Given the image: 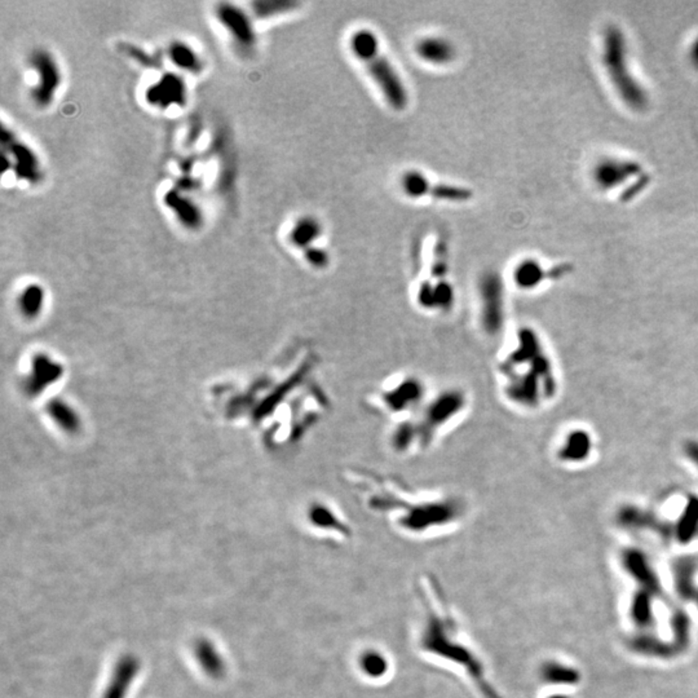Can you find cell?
<instances>
[{
    "mask_svg": "<svg viewBox=\"0 0 698 698\" xmlns=\"http://www.w3.org/2000/svg\"><path fill=\"white\" fill-rule=\"evenodd\" d=\"M359 668L365 677L381 679L390 670V662L379 650H366L359 659Z\"/></svg>",
    "mask_w": 698,
    "mask_h": 698,
    "instance_id": "obj_21",
    "label": "cell"
},
{
    "mask_svg": "<svg viewBox=\"0 0 698 698\" xmlns=\"http://www.w3.org/2000/svg\"><path fill=\"white\" fill-rule=\"evenodd\" d=\"M1 154L4 171L10 170L19 181L29 185L43 181L44 170L39 155L6 124L1 126Z\"/></svg>",
    "mask_w": 698,
    "mask_h": 698,
    "instance_id": "obj_5",
    "label": "cell"
},
{
    "mask_svg": "<svg viewBox=\"0 0 698 698\" xmlns=\"http://www.w3.org/2000/svg\"><path fill=\"white\" fill-rule=\"evenodd\" d=\"M163 203L185 229L197 232L205 224V214L199 203L190 193L180 188L174 186L168 189L163 197Z\"/></svg>",
    "mask_w": 698,
    "mask_h": 698,
    "instance_id": "obj_11",
    "label": "cell"
},
{
    "mask_svg": "<svg viewBox=\"0 0 698 698\" xmlns=\"http://www.w3.org/2000/svg\"><path fill=\"white\" fill-rule=\"evenodd\" d=\"M544 678L550 681H570L575 679V675L572 671L556 665H547L544 668Z\"/></svg>",
    "mask_w": 698,
    "mask_h": 698,
    "instance_id": "obj_24",
    "label": "cell"
},
{
    "mask_svg": "<svg viewBox=\"0 0 698 698\" xmlns=\"http://www.w3.org/2000/svg\"><path fill=\"white\" fill-rule=\"evenodd\" d=\"M309 520L316 528L325 532H334L341 535H349L348 526L340 519L328 504L316 503L309 510Z\"/></svg>",
    "mask_w": 698,
    "mask_h": 698,
    "instance_id": "obj_19",
    "label": "cell"
},
{
    "mask_svg": "<svg viewBox=\"0 0 698 698\" xmlns=\"http://www.w3.org/2000/svg\"><path fill=\"white\" fill-rule=\"evenodd\" d=\"M481 295V322L486 328L494 329L502 321L503 288L498 275H486L480 286Z\"/></svg>",
    "mask_w": 698,
    "mask_h": 698,
    "instance_id": "obj_14",
    "label": "cell"
},
{
    "mask_svg": "<svg viewBox=\"0 0 698 698\" xmlns=\"http://www.w3.org/2000/svg\"><path fill=\"white\" fill-rule=\"evenodd\" d=\"M626 52L624 34L615 26L608 28L604 38V63L608 74L627 105L641 110L648 105V94L630 72Z\"/></svg>",
    "mask_w": 698,
    "mask_h": 698,
    "instance_id": "obj_3",
    "label": "cell"
},
{
    "mask_svg": "<svg viewBox=\"0 0 698 698\" xmlns=\"http://www.w3.org/2000/svg\"><path fill=\"white\" fill-rule=\"evenodd\" d=\"M349 44L353 54L366 66L390 108L403 110L409 101L408 90L396 69L381 52L378 37L369 29H361L350 37Z\"/></svg>",
    "mask_w": 698,
    "mask_h": 698,
    "instance_id": "obj_2",
    "label": "cell"
},
{
    "mask_svg": "<svg viewBox=\"0 0 698 698\" xmlns=\"http://www.w3.org/2000/svg\"><path fill=\"white\" fill-rule=\"evenodd\" d=\"M166 54L171 63L180 72L198 75L201 74L205 63L201 54L192 44L184 41H172L167 46Z\"/></svg>",
    "mask_w": 698,
    "mask_h": 698,
    "instance_id": "obj_15",
    "label": "cell"
},
{
    "mask_svg": "<svg viewBox=\"0 0 698 698\" xmlns=\"http://www.w3.org/2000/svg\"><path fill=\"white\" fill-rule=\"evenodd\" d=\"M415 51L423 61L433 65L449 63L455 57V48L452 43L439 37H428L421 39L417 44Z\"/></svg>",
    "mask_w": 698,
    "mask_h": 698,
    "instance_id": "obj_17",
    "label": "cell"
},
{
    "mask_svg": "<svg viewBox=\"0 0 698 698\" xmlns=\"http://www.w3.org/2000/svg\"><path fill=\"white\" fill-rule=\"evenodd\" d=\"M688 454L692 457V459H695L698 463V446L697 443H693L690 445L689 448Z\"/></svg>",
    "mask_w": 698,
    "mask_h": 698,
    "instance_id": "obj_27",
    "label": "cell"
},
{
    "mask_svg": "<svg viewBox=\"0 0 698 698\" xmlns=\"http://www.w3.org/2000/svg\"><path fill=\"white\" fill-rule=\"evenodd\" d=\"M145 101L159 110L181 108L188 103V86L177 72H165L145 91Z\"/></svg>",
    "mask_w": 698,
    "mask_h": 698,
    "instance_id": "obj_9",
    "label": "cell"
},
{
    "mask_svg": "<svg viewBox=\"0 0 698 698\" xmlns=\"http://www.w3.org/2000/svg\"><path fill=\"white\" fill-rule=\"evenodd\" d=\"M402 190L412 198L428 197L441 202L463 203L472 199L473 192L463 185L449 184L431 180L427 174L410 170L401 177Z\"/></svg>",
    "mask_w": 698,
    "mask_h": 698,
    "instance_id": "obj_8",
    "label": "cell"
},
{
    "mask_svg": "<svg viewBox=\"0 0 698 698\" xmlns=\"http://www.w3.org/2000/svg\"><path fill=\"white\" fill-rule=\"evenodd\" d=\"M121 52L126 54L128 59L134 60L136 63L144 66V68H158L159 66V59L154 56V54H150L148 52L131 44V43H122L121 46Z\"/></svg>",
    "mask_w": 698,
    "mask_h": 698,
    "instance_id": "obj_22",
    "label": "cell"
},
{
    "mask_svg": "<svg viewBox=\"0 0 698 698\" xmlns=\"http://www.w3.org/2000/svg\"><path fill=\"white\" fill-rule=\"evenodd\" d=\"M552 698H564V697H552Z\"/></svg>",
    "mask_w": 698,
    "mask_h": 698,
    "instance_id": "obj_28",
    "label": "cell"
},
{
    "mask_svg": "<svg viewBox=\"0 0 698 698\" xmlns=\"http://www.w3.org/2000/svg\"><path fill=\"white\" fill-rule=\"evenodd\" d=\"M449 247L445 237H439L433 246L431 275L430 278L423 279L417 301L423 309H440L446 312L454 301V291L449 283Z\"/></svg>",
    "mask_w": 698,
    "mask_h": 698,
    "instance_id": "obj_4",
    "label": "cell"
},
{
    "mask_svg": "<svg viewBox=\"0 0 698 698\" xmlns=\"http://www.w3.org/2000/svg\"><path fill=\"white\" fill-rule=\"evenodd\" d=\"M322 226L316 217L303 216L292 226L288 233V241L292 246L301 250L303 252L316 246L315 242L322 236Z\"/></svg>",
    "mask_w": 698,
    "mask_h": 698,
    "instance_id": "obj_18",
    "label": "cell"
},
{
    "mask_svg": "<svg viewBox=\"0 0 698 698\" xmlns=\"http://www.w3.org/2000/svg\"><path fill=\"white\" fill-rule=\"evenodd\" d=\"M29 66L34 75L30 88L32 103L39 109H47L54 103L62 86V72L54 54L47 48H35L29 57Z\"/></svg>",
    "mask_w": 698,
    "mask_h": 698,
    "instance_id": "obj_6",
    "label": "cell"
},
{
    "mask_svg": "<svg viewBox=\"0 0 698 698\" xmlns=\"http://www.w3.org/2000/svg\"><path fill=\"white\" fill-rule=\"evenodd\" d=\"M424 393L426 387L419 380L415 378H406L397 381L384 393L381 392L380 401L390 412L401 414L402 411L406 412L419 406L421 399L424 397Z\"/></svg>",
    "mask_w": 698,
    "mask_h": 698,
    "instance_id": "obj_12",
    "label": "cell"
},
{
    "mask_svg": "<svg viewBox=\"0 0 698 698\" xmlns=\"http://www.w3.org/2000/svg\"><path fill=\"white\" fill-rule=\"evenodd\" d=\"M435 590L432 594L423 591L421 595V603L426 608L419 637L421 650L464 670L481 697L499 698L486 679L483 662L463 639L457 619L448 612L446 606L443 608Z\"/></svg>",
    "mask_w": 698,
    "mask_h": 698,
    "instance_id": "obj_1",
    "label": "cell"
},
{
    "mask_svg": "<svg viewBox=\"0 0 698 698\" xmlns=\"http://www.w3.org/2000/svg\"><path fill=\"white\" fill-rule=\"evenodd\" d=\"M214 12L216 21L226 30L237 50L246 54L255 51L257 34L251 13L235 3H219Z\"/></svg>",
    "mask_w": 698,
    "mask_h": 698,
    "instance_id": "obj_7",
    "label": "cell"
},
{
    "mask_svg": "<svg viewBox=\"0 0 698 698\" xmlns=\"http://www.w3.org/2000/svg\"><path fill=\"white\" fill-rule=\"evenodd\" d=\"M644 171L637 162L608 158L596 166L594 179L599 188L609 190L616 189L619 185L625 184L632 176H643Z\"/></svg>",
    "mask_w": 698,
    "mask_h": 698,
    "instance_id": "obj_13",
    "label": "cell"
},
{
    "mask_svg": "<svg viewBox=\"0 0 698 698\" xmlns=\"http://www.w3.org/2000/svg\"><path fill=\"white\" fill-rule=\"evenodd\" d=\"M251 14L259 20H268L283 16L298 8V1L294 0H257L252 4Z\"/></svg>",
    "mask_w": 698,
    "mask_h": 698,
    "instance_id": "obj_20",
    "label": "cell"
},
{
    "mask_svg": "<svg viewBox=\"0 0 698 698\" xmlns=\"http://www.w3.org/2000/svg\"><path fill=\"white\" fill-rule=\"evenodd\" d=\"M568 272V266L565 267H556L550 269L548 272L544 270V268L535 260H525L520 263L514 272V281L516 285L523 288H533L539 285L544 278L559 277L563 273Z\"/></svg>",
    "mask_w": 698,
    "mask_h": 698,
    "instance_id": "obj_16",
    "label": "cell"
},
{
    "mask_svg": "<svg viewBox=\"0 0 698 698\" xmlns=\"http://www.w3.org/2000/svg\"><path fill=\"white\" fill-rule=\"evenodd\" d=\"M304 259L312 267L325 268L329 266V254L322 247L315 246L303 252Z\"/></svg>",
    "mask_w": 698,
    "mask_h": 698,
    "instance_id": "obj_23",
    "label": "cell"
},
{
    "mask_svg": "<svg viewBox=\"0 0 698 698\" xmlns=\"http://www.w3.org/2000/svg\"><path fill=\"white\" fill-rule=\"evenodd\" d=\"M464 406V397L458 390L442 392L436 400H433L426 409V421H421L424 426V437L423 443L431 441L448 423L452 421L461 412Z\"/></svg>",
    "mask_w": 698,
    "mask_h": 698,
    "instance_id": "obj_10",
    "label": "cell"
},
{
    "mask_svg": "<svg viewBox=\"0 0 698 698\" xmlns=\"http://www.w3.org/2000/svg\"><path fill=\"white\" fill-rule=\"evenodd\" d=\"M587 443L588 440L586 437L584 433H577V436H575L570 442L568 441V446H566V452L565 454L569 457H582L587 450Z\"/></svg>",
    "mask_w": 698,
    "mask_h": 698,
    "instance_id": "obj_25",
    "label": "cell"
},
{
    "mask_svg": "<svg viewBox=\"0 0 698 698\" xmlns=\"http://www.w3.org/2000/svg\"><path fill=\"white\" fill-rule=\"evenodd\" d=\"M689 56H690V61L698 68V39L693 41L692 47H690V51H689Z\"/></svg>",
    "mask_w": 698,
    "mask_h": 698,
    "instance_id": "obj_26",
    "label": "cell"
}]
</instances>
